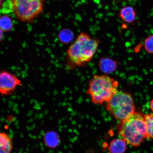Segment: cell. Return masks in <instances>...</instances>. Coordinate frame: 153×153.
I'll return each instance as SVG.
<instances>
[{"label": "cell", "mask_w": 153, "mask_h": 153, "mask_svg": "<svg viewBox=\"0 0 153 153\" xmlns=\"http://www.w3.org/2000/svg\"><path fill=\"white\" fill-rule=\"evenodd\" d=\"M100 43V40L87 33H80L67 51L69 62L76 66L85 65L93 58Z\"/></svg>", "instance_id": "1"}, {"label": "cell", "mask_w": 153, "mask_h": 153, "mask_svg": "<svg viewBox=\"0 0 153 153\" xmlns=\"http://www.w3.org/2000/svg\"><path fill=\"white\" fill-rule=\"evenodd\" d=\"M120 135L131 146L137 148L149 139L145 115L135 112L127 119L121 120L118 127Z\"/></svg>", "instance_id": "2"}, {"label": "cell", "mask_w": 153, "mask_h": 153, "mask_svg": "<svg viewBox=\"0 0 153 153\" xmlns=\"http://www.w3.org/2000/svg\"><path fill=\"white\" fill-rule=\"evenodd\" d=\"M118 82L106 75H95L89 83L87 94L92 102L101 105L108 102L117 91Z\"/></svg>", "instance_id": "3"}, {"label": "cell", "mask_w": 153, "mask_h": 153, "mask_svg": "<svg viewBox=\"0 0 153 153\" xmlns=\"http://www.w3.org/2000/svg\"><path fill=\"white\" fill-rule=\"evenodd\" d=\"M106 108L116 119L121 121L135 112L134 102L131 96L121 91H118L106 102Z\"/></svg>", "instance_id": "4"}, {"label": "cell", "mask_w": 153, "mask_h": 153, "mask_svg": "<svg viewBox=\"0 0 153 153\" xmlns=\"http://www.w3.org/2000/svg\"><path fill=\"white\" fill-rule=\"evenodd\" d=\"M13 12L21 22H30L43 11L44 0H11Z\"/></svg>", "instance_id": "5"}, {"label": "cell", "mask_w": 153, "mask_h": 153, "mask_svg": "<svg viewBox=\"0 0 153 153\" xmlns=\"http://www.w3.org/2000/svg\"><path fill=\"white\" fill-rule=\"evenodd\" d=\"M21 85L20 80L14 74L6 71L0 74V91L3 95L12 93Z\"/></svg>", "instance_id": "6"}, {"label": "cell", "mask_w": 153, "mask_h": 153, "mask_svg": "<svg viewBox=\"0 0 153 153\" xmlns=\"http://www.w3.org/2000/svg\"><path fill=\"white\" fill-rule=\"evenodd\" d=\"M127 143L123 139H116L110 143L108 150L109 153H124L127 149Z\"/></svg>", "instance_id": "7"}, {"label": "cell", "mask_w": 153, "mask_h": 153, "mask_svg": "<svg viewBox=\"0 0 153 153\" xmlns=\"http://www.w3.org/2000/svg\"><path fill=\"white\" fill-rule=\"evenodd\" d=\"M117 66V62L108 57H102L99 61V68L101 71L105 73L113 72Z\"/></svg>", "instance_id": "8"}, {"label": "cell", "mask_w": 153, "mask_h": 153, "mask_svg": "<svg viewBox=\"0 0 153 153\" xmlns=\"http://www.w3.org/2000/svg\"><path fill=\"white\" fill-rule=\"evenodd\" d=\"M44 141L46 146L49 148L55 149L60 143V137L55 131H49L46 133L44 135Z\"/></svg>", "instance_id": "9"}, {"label": "cell", "mask_w": 153, "mask_h": 153, "mask_svg": "<svg viewBox=\"0 0 153 153\" xmlns=\"http://www.w3.org/2000/svg\"><path fill=\"white\" fill-rule=\"evenodd\" d=\"M13 148L12 139L5 133H0V153H11Z\"/></svg>", "instance_id": "10"}, {"label": "cell", "mask_w": 153, "mask_h": 153, "mask_svg": "<svg viewBox=\"0 0 153 153\" xmlns=\"http://www.w3.org/2000/svg\"><path fill=\"white\" fill-rule=\"evenodd\" d=\"M119 16L124 22L127 23H132L135 20L136 13L133 7L127 6L121 9Z\"/></svg>", "instance_id": "11"}, {"label": "cell", "mask_w": 153, "mask_h": 153, "mask_svg": "<svg viewBox=\"0 0 153 153\" xmlns=\"http://www.w3.org/2000/svg\"><path fill=\"white\" fill-rule=\"evenodd\" d=\"M145 118L149 138L153 139V114L145 115Z\"/></svg>", "instance_id": "12"}, {"label": "cell", "mask_w": 153, "mask_h": 153, "mask_svg": "<svg viewBox=\"0 0 153 153\" xmlns=\"http://www.w3.org/2000/svg\"><path fill=\"white\" fill-rule=\"evenodd\" d=\"M144 46L146 52L153 54V35L149 36L145 39Z\"/></svg>", "instance_id": "13"}, {"label": "cell", "mask_w": 153, "mask_h": 153, "mask_svg": "<svg viewBox=\"0 0 153 153\" xmlns=\"http://www.w3.org/2000/svg\"><path fill=\"white\" fill-rule=\"evenodd\" d=\"M3 28L4 29H8L11 26V22L7 17H4L3 18Z\"/></svg>", "instance_id": "14"}, {"label": "cell", "mask_w": 153, "mask_h": 153, "mask_svg": "<svg viewBox=\"0 0 153 153\" xmlns=\"http://www.w3.org/2000/svg\"><path fill=\"white\" fill-rule=\"evenodd\" d=\"M150 108L151 110L153 112V99L152 101H151L150 103Z\"/></svg>", "instance_id": "15"}, {"label": "cell", "mask_w": 153, "mask_h": 153, "mask_svg": "<svg viewBox=\"0 0 153 153\" xmlns=\"http://www.w3.org/2000/svg\"><path fill=\"white\" fill-rule=\"evenodd\" d=\"M125 1H129V0H125Z\"/></svg>", "instance_id": "16"}]
</instances>
